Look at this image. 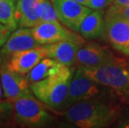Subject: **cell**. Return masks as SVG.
<instances>
[{"label": "cell", "mask_w": 129, "mask_h": 128, "mask_svg": "<svg viewBox=\"0 0 129 128\" xmlns=\"http://www.w3.org/2000/svg\"><path fill=\"white\" fill-rule=\"evenodd\" d=\"M117 106L91 98L75 102L67 107L65 118L80 128H102L110 126L120 116Z\"/></svg>", "instance_id": "6da1fadb"}, {"label": "cell", "mask_w": 129, "mask_h": 128, "mask_svg": "<svg viewBox=\"0 0 129 128\" xmlns=\"http://www.w3.org/2000/svg\"><path fill=\"white\" fill-rule=\"evenodd\" d=\"M83 72L108 89L123 102L129 103V68L127 62L117 58L111 63L94 67H80Z\"/></svg>", "instance_id": "7a4b0ae2"}, {"label": "cell", "mask_w": 129, "mask_h": 128, "mask_svg": "<svg viewBox=\"0 0 129 128\" xmlns=\"http://www.w3.org/2000/svg\"><path fill=\"white\" fill-rule=\"evenodd\" d=\"M73 71V67L63 66L55 74L31 83L33 94L50 107L57 108L65 105Z\"/></svg>", "instance_id": "3957f363"}, {"label": "cell", "mask_w": 129, "mask_h": 128, "mask_svg": "<svg viewBox=\"0 0 129 128\" xmlns=\"http://www.w3.org/2000/svg\"><path fill=\"white\" fill-rule=\"evenodd\" d=\"M41 102L38 98H34L33 94L21 97L13 102L16 122L29 127H40L50 123L51 116Z\"/></svg>", "instance_id": "277c9868"}, {"label": "cell", "mask_w": 129, "mask_h": 128, "mask_svg": "<svg viewBox=\"0 0 129 128\" xmlns=\"http://www.w3.org/2000/svg\"><path fill=\"white\" fill-rule=\"evenodd\" d=\"M103 88H105L85 74L80 67H78L71 79L66 107L80 101L96 98L102 94Z\"/></svg>", "instance_id": "5b68a950"}, {"label": "cell", "mask_w": 129, "mask_h": 128, "mask_svg": "<svg viewBox=\"0 0 129 128\" xmlns=\"http://www.w3.org/2000/svg\"><path fill=\"white\" fill-rule=\"evenodd\" d=\"M31 28L35 39L41 45L52 44L62 41L85 42L83 37L67 28L59 21L39 23Z\"/></svg>", "instance_id": "8992f818"}, {"label": "cell", "mask_w": 129, "mask_h": 128, "mask_svg": "<svg viewBox=\"0 0 129 128\" xmlns=\"http://www.w3.org/2000/svg\"><path fill=\"white\" fill-rule=\"evenodd\" d=\"M104 34L115 50L129 56L128 19L119 16L106 15Z\"/></svg>", "instance_id": "52a82bcc"}, {"label": "cell", "mask_w": 129, "mask_h": 128, "mask_svg": "<svg viewBox=\"0 0 129 128\" xmlns=\"http://www.w3.org/2000/svg\"><path fill=\"white\" fill-rule=\"evenodd\" d=\"M60 23L74 32H78L84 18L92 10L74 0H51Z\"/></svg>", "instance_id": "ba28073f"}, {"label": "cell", "mask_w": 129, "mask_h": 128, "mask_svg": "<svg viewBox=\"0 0 129 128\" xmlns=\"http://www.w3.org/2000/svg\"><path fill=\"white\" fill-rule=\"evenodd\" d=\"M0 75L4 97L9 101L14 102L19 97L33 93L26 77L11 69L8 62H4L3 63L0 68Z\"/></svg>", "instance_id": "9c48e42d"}, {"label": "cell", "mask_w": 129, "mask_h": 128, "mask_svg": "<svg viewBox=\"0 0 129 128\" xmlns=\"http://www.w3.org/2000/svg\"><path fill=\"white\" fill-rule=\"evenodd\" d=\"M117 59L103 46L93 42H84L77 53L76 65L78 67H94L111 63Z\"/></svg>", "instance_id": "30bf717a"}, {"label": "cell", "mask_w": 129, "mask_h": 128, "mask_svg": "<svg viewBox=\"0 0 129 128\" xmlns=\"http://www.w3.org/2000/svg\"><path fill=\"white\" fill-rule=\"evenodd\" d=\"M47 58L44 45L17 52L10 55L8 65L11 69L22 74H27L41 60Z\"/></svg>", "instance_id": "8fae6325"}, {"label": "cell", "mask_w": 129, "mask_h": 128, "mask_svg": "<svg viewBox=\"0 0 129 128\" xmlns=\"http://www.w3.org/2000/svg\"><path fill=\"white\" fill-rule=\"evenodd\" d=\"M83 43L73 41H62L52 44H44L47 58L56 60L64 66L73 67L76 64L77 53L79 48Z\"/></svg>", "instance_id": "7c38bea8"}, {"label": "cell", "mask_w": 129, "mask_h": 128, "mask_svg": "<svg viewBox=\"0 0 129 128\" xmlns=\"http://www.w3.org/2000/svg\"><path fill=\"white\" fill-rule=\"evenodd\" d=\"M41 45L35 39L31 28H20L16 29L3 46L0 54L3 57L10 56L17 52L23 51Z\"/></svg>", "instance_id": "4fadbf2b"}, {"label": "cell", "mask_w": 129, "mask_h": 128, "mask_svg": "<svg viewBox=\"0 0 129 128\" xmlns=\"http://www.w3.org/2000/svg\"><path fill=\"white\" fill-rule=\"evenodd\" d=\"M42 0H18L16 19L19 28H33L40 23Z\"/></svg>", "instance_id": "5bb4252c"}, {"label": "cell", "mask_w": 129, "mask_h": 128, "mask_svg": "<svg viewBox=\"0 0 129 128\" xmlns=\"http://www.w3.org/2000/svg\"><path fill=\"white\" fill-rule=\"evenodd\" d=\"M105 30V19L103 13L99 10H92L79 26V35L86 39H95L101 37L104 34Z\"/></svg>", "instance_id": "9a60e30c"}, {"label": "cell", "mask_w": 129, "mask_h": 128, "mask_svg": "<svg viewBox=\"0 0 129 128\" xmlns=\"http://www.w3.org/2000/svg\"><path fill=\"white\" fill-rule=\"evenodd\" d=\"M64 65L53 58H45L41 60L28 73H27L26 78L28 79L30 84L36 82L55 74Z\"/></svg>", "instance_id": "2e32d148"}, {"label": "cell", "mask_w": 129, "mask_h": 128, "mask_svg": "<svg viewBox=\"0 0 129 128\" xmlns=\"http://www.w3.org/2000/svg\"><path fill=\"white\" fill-rule=\"evenodd\" d=\"M16 1L0 0V22L9 27L13 32L18 27L16 19Z\"/></svg>", "instance_id": "e0dca14e"}, {"label": "cell", "mask_w": 129, "mask_h": 128, "mask_svg": "<svg viewBox=\"0 0 129 128\" xmlns=\"http://www.w3.org/2000/svg\"><path fill=\"white\" fill-rule=\"evenodd\" d=\"M56 9L51 0H42L40 10V23L43 22H57Z\"/></svg>", "instance_id": "ac0fdd59"}, {"label": "cell", "mask_w": 129, "mask_h": 128, "mask_svg": "<svg viewBox=\"0 0 129 128\" xmlns=\"http://www.w3.org/2000/svg\"><path fill=\"white\" fill-rule=\"evenodd\" d=\"M107 16H119L129 20V5L128 6H117L111 4L107 12Z\"/></svg>", "instance_id": "d6986e66"}, {"label": "cell", "mask_w": 129, "mask_h": 128, "mask_svg": "<svg viewBox=\"0 0 129 128\" xmlns=\"http://www.w3.org/2000/svg\"><path fill=\"white\" fill-rule=\"evenodd\" d=\"M13 113V103L9 101V102H2L0 103V123L3 121L8 119V117Z\"/></svg>", "instance_id": "ffe728a7"}, {"label": "cell", "mask_w": 129, "mask_h": 128, "mask_svg": "<svg viewBox=\"0 0 129 128\" xmlns=\"http://www.w3.org/2000/svg\"><path fill=\"white\" fill-rule=\"evenodd\" d=\"M12 32L13 31L9 27H7L6 25L3 24L0 22V48L3 47L5 44V42L9 38Z\"/></svg>", "instance_id": "44dd1931"}, {"label": "cell", "mask_w": 129, "mask_h": 128, "mask_svg": "<svg viewBox=\"0 0 129 128\" xmlns=\"http://www.w3.org/2000/svg\"><path fill=\"white\" fill-rule=\"evenodd\" d=\"M108 4V0H89V8L92 10L102 11Z\"/></svg>", "instance_id": "7402d4cb"}, {"label": "cell", "mask_w": 129, "mask_h": 128, "mask_svg": "<svg viewBox=\"0 0 129 128\" xmlns=\"http://www.w3.org/2000/svg\"><path fill=\"white\" fill-rule=\"evenodd\" d=\"M111 4L117 5V6H128L129 0H114Z\"/></svg>", "instance_id": "603a6c76"}, {"label": "cell", "mask_w": 129, "mask_h": 128, "mask_svg": "<svg viewBox=\"0 0 129 128\" xmlns=\"http://www.w3.org/2000/svg\"><path fill=\"white\" fill-rule=\"evenodd\" d=\"M74 1L79 3V4L89 7V0H74Z\"/></svg>", "instance_id": "cb8c5ba5"}, {"label": "cell", "mask_w": 129, "mask_h": 128, "mask_svg": "<svg viewBox=\"0 0 129 128\" xmlns=\"http://www.w3.org/2000/svg\"><path fill=\"white\" fill-rule=\"evenodd\" d=\"M3 63H4V62H3V56L0 54V68H1Z\"/></svg>", "instance_id": "d4e9b609"}, {"label": "cell", "mask_w": 129, "mask_h": 128, "mask_svg": "<svg viewBox=\"0 0 129 128\" xmlns=\"http://www.w3.org/2000/svg\"><path fill=\"white\" fill-rule=\"evenodd\" d=\"M114 0H108V3H109V4H111L112 2H113Z\"/></svg>", "instance_id": "484cf974"}, {"label": "cell", "mask_w": 129, "mask_h": 128, "mask_svg": "<svg viewBox=\"0 0 129 128\" xmlns=\"http://www.w3.org/2000/svg\"><path fill=\"white\" fill-rule=\"evenodd\" d=\"M1 95H2V91H1V87H0V97H1Z\"/></svg>", "instance_id": "4316f807"}, {"label": "cell", "mask_w": 129, "mask_h": 128, "mask_svg": "<svg viewBox=\"0 0 129 128\" xmlns=\"http://www.w3.org/2000/svg\"><path fill=\"white\" fill-rule=\"evenodd\" d=\"M127 66H128V68H129V62H127Z\"/></svg>", "instance_id": "83f0119b"}, {"label": "cell", "mask_w": 129, "mask_h": 128, "mask_svg": "<svg viewBox=\"0 0 129 128\" xmlns=\"http://www.w3.org/2000/svg\"><path fill=\"white\" fill-rule=\"evenodd\" d=\"M13 1H16V2H17V1H18V0H13Z\"/></svg>", "instance_id": "f1b7e54d"}]
</instances>
